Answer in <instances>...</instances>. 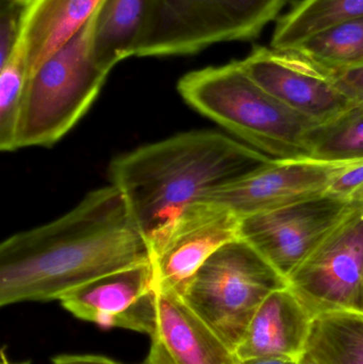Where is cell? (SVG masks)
I'll return each mask as SVG.
<instances>
[{
  "label": "cell",
  "mask_w": 363,
  "mask_h": 364,
  "mask_svg": "<svg viewBox=\"0 0 363 364\" xmlns=\"http://www.w3.org/2000/svg\"><path fill=\"white\" fill-rule=\"evenodd\" d=\"M313 318L289 288L275 291L258 308L234 353L239 360L278 357L300 361Z\"/></svg>",
  "instance_id": "obj_14"
},
{
  "label": "cell",
  "mask_w": 363,
  "mask_h": 364,
  "mask_svg": "<svg viewBox=\"0 0 363 364\" xmlns=\"http://www.w3.org/2000/svg\"><path fill=\"white\" fill-rule=\"evenodd\" d=\"M240 224V216L217 201L188 205L149 243L155 287L180 294L215 252L239 239Z\"/></svg>",
  "instance_id": "obj_10"
},
{
  "label": "cell",
  "mask_w": 363,
  "mask_h": 364,
  "mask_svg": "<svg viewBox=\"0 0 363 364\" xmlns=\"http://www.w3.org/2000/svg\"><path fill=\"white\" fill-rule=\"evenodd\" d=\"M96 12L76 36L28 77L15 151L50 147L59 142L85 117L102 91L111 72L94 57Z\"/></svg>",
  "instance_id": "obj_4"
},
{
  "label": "cell",
  "mask_w": 363,
  "mask_h": 364,
  "mask_svg": "<svg viewBox=\"0 0 363 364\" xmlns=\"http://www.w3.org/2000/svg\"><path fill=\"white\" fill-rule=\"evenodd\" d=\"M151 263L128 267L93 280L60 299L75 318L102 328H121L151 336L153 320Z\"/></svg>",
  "instance_id": "obj_11"
},
{
  "label": "cell",
  "mask_w": 363,
  "mask_h": 364,
  "mask_svg": "<svg viewBox=\"0 0 363 364\" xmlns=\"http://www.w3.org/2000/svg\"><path fill=\"white\" fill-rule=\"evenodd\" d=\"M285 288L288 280L237 239L215 252L180 294L234 352L264 299Z\"/></svg>",
  "instance_id": "obj_5"
},
{
  "label": "cell",
  "mask_w": 363,
  "mask_h": 364,
  "mask_svg": "<svg viewBox=\"0 0 363 364\" xmlns=\"http://www.w3.org/2000/svg\"><path fill=\"white\" fill-rule=\"evenodd\" d=\"M363 17V0H300L277 21L271 47L294 49L336 23Z\"/></svg>",
  "instance_id": "obj_18"
},
{
  "label": "cell",
  "mask_w": 363,
  "mask_h": 364,
  "mask_svg": "<svg viewBox=\"0 0 363 364\" xmlns=\"http://www.w3.org/2000/svg\"><path fill=\"white\" fill-rule=\"evenodd\" d=\"M151 340V344L148 355L142 364H174L163 346L157 340Z\"/></svg>",
  "instance_id": "obj_26"
},
{
  "label": "cell",
  "mask_w": 363,
  "mask_h": 364,
  "mask_svg": "<svg viewBox=\"0 0 363 364\" xmlns=\"http://www.w3.org/2000/svg\"><path fill=\"white\" fill-rule=\"evenodd\" d=\"M287 0H151L136 57L200 53L215 44L257 38Z\"/></svg>",
  "instance_id": "obj_6"
},
{
  "label": "cell",
  "mask_w": 363,
  "mask_h": 364,
  "mask_svg": "<svg viewBox=\"0 0 363 364\" xmlns=\"http://www.w3.org/2000/svg\"><path fill=\"white\" fill-rule=\"evenodd\" d=\"M311 160L330 164L363 161V102L313 130Z\"/></svg>",
  "instance_id": "obj_20"
},
{
  "label": "cell",
  "mask_w": 363,
  "mask_h": 364,
  "mask_svg": "<svg viewBox=\"0 0 363 364\" xmlns=\"http://www.w3.org/2000/svg\"><path fill=\"white\" fill-rule=\"evenodd\" d=\"M102 2L32 0L27 4L21 42L27 58L28 77L85 27Z\"/></svg>",
  "instance_id": "obj_15"
},
{
  "label": "cell",
  "mask_w": 363,
  "mask_h": 364,
  "mask_svg": "<svg viewBox=\"0 0 363 364\" xmlns=\"http://www.w3.org/2000/svg\"><path fill=\"white\" fill-rule=\"evenodd\" d=\"M360 203H363V197L362 198V200H360Z\"/></svg>",
  "instance_id": "obj_31"
},
{
  "label": "cell",
  "mask_w": 363,
  "mask_h": 364,
  "mask_svg": "<svg viewBox=\"0 0 363 364\" xmlns=\"http://www.w3.org/2000/svg\"><path fill=\"white\" fill-rule=\"evenodd\" d=\"M334 73L345 93L356 104L363 102V65Z\"/></svg>",
  "instance_id": "obj_24"
},
{
  "label": "cell",
  "mask_w": 363,
  "mask_h": 364,
  "mask_svg": "<svg viewBox=\"0 0 363 364\" xmlns=\"http://www.w3.org/2000/svg\"><path fill=\"white\" fill-rule=\"evenodd\" d=\"M27 4L19 0H1L0 4V65L21 42Z\"/></svg>",
  "instance_id": "obj_22"
},
{
  "label": "cell",
  "mask_w": 363,
  "mask_h": 364,
  "mask_svg": "<svg viewBox=\"0 0 363 364\" xmlns=\"http://www.w3.org/2000/svg\"><path fill=\"white\" fill-rule=\"evenodd\" d=\"M1 364H31V363H30V361H23V363H11L8 357H6V350L4 348V350H1Z\"/></svg>",
  "instance_id": "obj_28"
},
{
  "label": "cell",
  "mask_w": 363,
  "mask_h": 364,
  "mask_svg": "<svg viewBox=\"0 0 363 364\" xmlns=\"http://www.w3.org/2000/svg\"><path fill=\"white\" fill-rule=\"evenodd\" d=\"M19 1L23 2V4H30V2L32 1V0H19Z\"/></svg>",
  "instance_id": "obj_30"
},
{
  "label": "cell",
  "mask_w": 363,
  "mask_h": 364,
  "mask_svg": "<svg viewBox=\"0 0 363 364\" xmlns=\"http://www.w3.org/2000/svg\"><path fill=\"white\" fill-rule=\"evenodd\" d=\"M177 89L194 110L268 157L311 159V136L320 125L262 89L240 61L188 73Z\"/></svg>",
  "instance_id": "obj_3"
},
{
  "label": "cell",
  "mask_w": 363,
  "mask_h": 364,
  "mask_svg": "<svg viewBox=\"0 0 363 364\" xmlns=\"http://www.w3.org/2000/svg\"><path fill=\"white\" fill-rule=\"evenodd\" d=\"M350 164V162H349ZM347 164L315 160H274L266 168L234 182L207 199L241 218L325 196L332 179Z\"/></svg>",
  "instance_id": "obj_12"
},
{
  "label": "cell",
  "mask_w": 363,
  "mask_h": 364,
  "mask_svg": "<svg viewBox=\"0 0 363 364\" xmlns=\"http://www.w3.org/2000/svg\"><path fill=\"white\" fill-rule=\"evenodd\" d=\"M288 288L313 318L363 312V203L288 278Z\"/></svg>",
  "instance_id": "obj_7"
},
{
  "label": "cell",
  "mask_w": 363,
  "mask_h": 364,
  "mask_svg": "<svg viewBox=\"0 0 363 364\" xmlns=\"http://www.w3.org/2000/svg\"><path fill=\"white\" fill-rule=\"evenodd\" d=\"M28 78L27 58L21 42L0 65V149L15 151L21 100Z\"/></svg>",
  "instance_id": "obj_21"
},
{
  "label": "cell",
  "mask_w": 363,
  "mask_h": 364,
  "mask_svg": "<svg viewBox=\"0 0 363 364\" xmlns=\"http://www.w3.org/2000/svg\"><path fill=\"white\" fill-rule=\"evenodd\" d=\"M274 162L220 132H183L115 158L111 184L151 243L188 205ZM151 246V245H149Z\"/></svg>",
  "instance_id": "obj_2"
},
{
  "label": "cell",
  "mask_w": 363,
  "mask_h": 364,
  "mask_svg": "<svg viewBox=\"0 0 363 364\" xmlns=\"http://www.w3.org/2000/svg\"><path fill=\"white\" fill-rule=\"evenodd\" d=\"M151 263L146 237L117 186L87 193L63 215L0 245V306L60 301L93 280Z\"/></svg>",
  "instance_id": "obj_1"
},
{
  "label": "cell",
  "mask_w": 363,
  "mask_h": 364,
  "mask_svg": "<svg viewBox=\"0 0 363 364\" xmlns=\"http://www.w3.org/2000/svg\"><path fill=\"white\" fill-rule=\"evenodd\" d=\"M239 364H300V361L278 358V357H256V358L239 360Z\"/></svg>",
  "instance_id": "obj_27"
},
{
  "label": "cell",
  "mask_w": 363,
  "mask_h": 364,
  "mask_svg": "<svg viewBox=\"0 0 363 364\" xmlns=\"http://www.w3.org/2000/svg\"><path fill=\"white\" fill-rule=\"evenodd\" d=\"M240 63L262 89L318 125L338 119L355 106L334 70L296 49L256 47Z\"/></svg>",
  "instance_id": "obj_9"
},
{
  "label": "cell",
  "mask_w": 363,
  "mask_h": 364,
  "mask_svg": "<svg viewBox=\"0 0 363 364\" xmlns=\"http://www.w3.org/2000/svg\"><path fill=\"white\" fill-rule=\"evenodd\" d=\"M300 364H310V363H309L308 361L306 360V359H304L302 357V358L300 359Z\"/></svg>",
  "instance_id": "obj_29"
},
{
  "label": "cell",
  "mask_w": 363,
  "mask_h": 364,
  "mask_svg": "<svg viewBox=\"0 0 363 364\" xmlns=\"http://www.w3.org/2000/svg\"><path fill=\"white\" fill-rule=\"evenodd\" d=\"M294 49L332 70L362 66L363 17L336 23Z\"/></svg>",
  "instance_id": "obj_19"
},
{
  "label": "cell",
  "mask_w": 363,
  "mask_h": 364,
  "mask_svg": "<svg viewBox=\"0 0 363 364\" xmlns=\"http://www.w3.org/2000/svg\"><path fill=\"white\" fill-rule=\"evenodd\" d=\"M53 364H123L100 355H60L51 360Z\"/></svg>",
  "instance_id": "obj_25"
},
{
  "label": "cell",
  "mask_w": 363,
  "mask_h": 364,
  "mask_svg": "<svg viewBox=\"0 0 363 364\" xmlns=\"http://www.w3.org/2000/svg\"><path fill=\"white\" fill-rule=\"evenodd\" d=\"M303 358L310 364H363V312L315 316Z\"/></svg>",
  "instance_id": "obj_17"
},
{
  "label": "cell",
  "mask_w": 363,
  "mask_h": 364,
  "mask_svg": "<svg viewBox=\"0 0 363 364\" xmlns=\"http://www.w3.org/2000/svg\"><path fill=\"white\" fill-rule=\"evenodd\" d=\"M325 196L349 203L363 197V161L350 162L332 179Z\"/></svg>",
  "instance_id": "obj_23"
},
{
  "label": "cell",
  "mask_w": 363,
  "mask_h": 364,
  "mask_svg": "<svg viewBox=\"0 0 363 364\" xmlns=\"http://www.w3.org/2000/svg\"><path fill=\"white\" fill-rule=\"evenodd\" d=\"M151 0H102L96 12L93 53L97 63L111 70L124 60L136 57Z\"/></svg>",
  "instance_id": "obj_16"
},
{
  "label": "cell",
  "mask_w": 363,
  "mask_h": 364,
  "mask_svg": "<svg viewBox=\"0 0 363 364\" xmlns=\"http://www.w3.org/2000/svg\"><path fill=\"white\" fill-rule=\"evenodd\" d=\"M156 339L174 364H239L236 353L170 289L153 288Z\"/></svg>",
  "instance_id": "obj_13"
},
{
  "label": "cell",
  "mask_w": 363,
  "mask_h": 364,
  "mask_svg": "<svg viewBox=\"0 0 363 364\" xmlns=\"http://www.w3.org/2000/svg\"><path fill=\"white\" fill-rule=\"evenodd\" d=\"M358 203L322 196L245 216L239 239L288 280Z\"/></svg>",
  "instance_id": "obj_8"
}]
</instances>
